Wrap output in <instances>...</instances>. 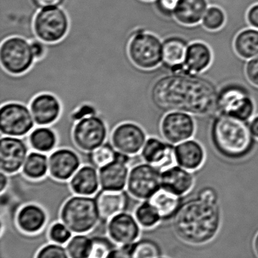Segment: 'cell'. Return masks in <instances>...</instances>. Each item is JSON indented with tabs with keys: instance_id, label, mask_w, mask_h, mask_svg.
Returning a JSON list of instances; mask_svg holds the SVG:
<instances>
[{
	"instance_id": "1",
	"label": "cell",
	"mask_w": 258,
	"mask_h": 258,
	"mask_svg": "<svg viewBox=\"0 0 258 258\" xmlns=\"http://www.w3.org/2000/svg\"><path fill=\"white\" fill-rule=\"evenodd\" d=\"M218 90L200 75L171 73L158 79L151 88L153 105L162 111H182L207 116L217 112Z\"/></svg>"
},
{
	"instance_id": "2",
	"label": "cell",
	"mask_w": 258,
	"mask_h": 258,
	"mask_svg": "<svg viewBox=\"0 0 258 258\" xmlns=\"http://www.w3.org/2000/svg\"><path fill=\"white\" fill-rule=\"evenodd\" d=\"M173 227L180 239L201 245L214 239L221 225L218 196L212 187H204L196 198L182 203L173 217Z\"/></svg>"
},
{
	"instance_id": "3",
	"label": "cell",
	"mask_w": 258,
	"mask_h": 258,
	"mask_svg": "<svg viewBox=\"0 0 258 258\" xmlns=\"http://www.w3.org/2000/svg\"><path fill=\"white\" fill-rule=\"evenodd\" d=\"M210 136L217 153L228 160H242L255 148L249 122L233 116H217L211 125Z\"/></svg>"
},
{
	"instance_id": "4",
	"label": "cell",
	"mask_w": 258,
	"mask_h": 258,
	"mask_svg": "<svg viewBox=\"0 0 258 258\" xmlns=\"http://www.w3.org/2000/svg\"><path fill=\"white\" fill-rule=\"evenodd\" d=\"M61 221L74 234H87L99 222L95 197L74 195L65 201Z\"/></svg>"
},
{
	"instance_id": "5",
	"label": "cell",
	"mask_w": 258,
	"mask_h": 258,
	"mask_svg": "<svg viewBox=\"0 0 258 258\" xmlns=\"http://www.w3.org/2000/svg\"><path fill=\"white\" fill-rule=\"evenodd\" d=\"M127 54L136 68L143 71L154 69L163 61V41L154 33L137 30L132 34Z\"/></svg>"
},
{
	"instance_id": "6",
	"label": "cell",
	"mask_w": 258,
	"mask_h": 258,
	"mask_svg": "<svg viewBox=\"0 0 258 258\" xmlns=\"http://www.w3.org/2000/svg\"><path fill=\"white\" fill-rule=\"evenodd\" d=\"M217 112L248 122L254 116L255 104L245 86L239 83H229L218 91Z\"/></svg>"
},
{
	"instance_id": "7",
	"label": "cell",
	"mask_w": 258,
	"mask_h": 258,
	"mask_svg": "<svg viewBox=\"0 0 258 258\" xmlns=\"http://www.w3.org/2000/svg\"><path fill=\"white\" fill-rule=\"evenodd\" d=\"M70 20L62 7H50L36 12L33 21V30L36 39L46 44L62 41L68 34Z\"/></svg>"
},
{
	"instance_id": "8",
	"label": "cell",
	"mask_w": 258,
	"mask_h": 258,
	"mask_svg": "<svg viewBox=\"0 0 258 258\" xmlns=\"http://www.w3.org/2000/svg\"><path fill=\"white\" fill-rule=\"evenodd\" d=\"M35 59L30 41L21 36H11L1 42L0 62L7 74L22 75L34 64Z\"/></svg>"
},
{
	"instance_id": "9",
	"label": "cell",
	"mask_w": 258,
	"mask_h": 258,
	"mask_svg": "<svg viewBox=\"0 0 258 258\" xmlns=\"http://www.w3.org/2000/svg\"><path fill=\"white\" fill-rule=\"evenodd\" d=\"M109 128L106 121L96 114L77 119L72 129L74 145L80 151L89 153L106 142Z\"/></svg>"
},
{
	"instance_id": "10",
	"label": "cell",
	"mask_w": 258,
	"mask_h": 258,
	"mask_svg": "<svg viewBox=\"0 0 258 258\" xmlns=\"http://www.w3.org/2000/svg\"><path fill=\"white\" fill-rule=\"evenodd\" d=\"M126 188L133 198L146 201L162 188V171L145 162L136 164L130 170Z\"/></svg>"
},
{
	"instance_id": "11",
	"label": "cell",
	"mask_w": 258,
	"mask_h": 258,
	"mask_svg": "<svg viewBox=\"0 0 258 258\" xmlns=\"http://www.w3.org/2000/svg\"><path fill=\"white\" fill-rule=\"evenodd\" d=\"M35 123L30 108L21 103H5L0 109V132L3 136H25L32 132Z\"/></svg>"
},
{
	"instance_id": "12",
	"label": "cell",
	"mask_w": 258,
	"mask_h": 258,
	"mask_svg": "<svg viewBox=\"0 0 258 258\" xmlns=\"http://www.w3.org/2000/svg\"><path fill=\"white\" fill-rule=\"evenodd\" d=\"M195 128L192 115L185 112H168L161 121L160 131L162 136L165 141L174 145L192 139Z\"/></svg>"
},
{
	"instance_id": "13",
	"label": "cell",
	"mask_w": 258,
	"mask_h": 258,
	"mask_svg": "<svg viewBox=\"0 0 258 258\" xmlns=\"http://www.w3.org/2000/svg\"><path fill=\"white\" fill-rule=\"evenodd\" d=\"M111 134V143L115 150L130 156L140 153L147 140L144 128L132 122L118 124Z\"/></svg>"
},
{
	"instance_id": "14",
	"label": "cell",
	"mask_w": 258,
	"mask_h": 258,
	"mask_svg": "<svg viewBox=\"0 0 258 258\" xmlns=\"http://www.w3.org/2000/svg\"><path fill=\"white\" fill-rule=\"evenodd\" d=\"M133 198L125 189L123 190H109V189H99L95 195V203L99 215V223L108 226L109 221L123 212H130V207L136 208L137 206H131V200Z\"/></svg>"
},
{
	"instance_id": "15",
	"label": "cell",
	"mask_w": 258,
	"mask_h": 258,
	"mask_svg": "<svg viewBox=\"0 0 258 258\" xmlns=\"http://www.w3.org/2000/svg\"><path fill=\"white\" fill-rule=\"evenodd\" d=\"M29 154L28 146L18 137L3 136L0 141V169L8 175L22 169Z\"/></svg>"
},
{
	"instance_id": "16",
	"label": "cell",
	"mask_w": 258,
	"mask_h": 258,
	"mask_svg": "<svg viewBox=\"0 0 258 258\" xmlns=\"http://www.w3.org/2000/svg\"><path fill=\"white\" fill-rule=\"evenodd\" d=\"M107 231L109 237L118 246L129 247L140 238L142 227L134 215L123 212L109 221Z\"/></svg>"
},
{
	"instance_id": "17",
	"label": "cell",
	"mask_w": 258,
	"mask_h": 258,
	"mask_svg": "<svg viewBox=\"0 0 258 258\" xmlns=\"http://www.w3.org/2000/svg\"><path fill=\"white\" fill-rule=\"evenodd\" d=\"M81 159L77 152L69 148H59L48 156V174L59 182L70 180L80 168Z\"/></svg>"
},
{
	"instance_id": "18",
	"label": "cell",
	"mask_w": 258,
	"mask_h": 258,
	"mask_svg": "<svg viewBox=\"0 0 258 258\" xmlns=\"http://www.w3.org/2000/svg\"><path fill=\"white\" fill-rule=\"evenodd\" d=\"M140 156L144 162L162 172L176 163L175 147L157 137H150L141 150Z\"/></svg>"
},
{
	"instance_id": "19",
	"label": "cell",
	"mask_w": 258,
	"mask_h": 258,
	"mask_svg": "<svg viewBox=\"0 0 258 258\" xmlns=\"http://www.w3.org/2000/svg\"><path fill=\"white\" fill-rule=\"evenodd\" d=\"M29 108L38 126H49L59 119L62 104L59 98L49 92H41L30 100Z\"/></svg>"
},
{
	"instance_id": "20",
	"label": "cell",
	"mask_w": 258,
	"mask_h": 258,
	"mask_svg": "<svg viewBox=\"0 0 258 258\" xmlns=\"http://www.w3.org/2000/svg\"><path fill=\"white\" fill-rule=\"evenodd\" d=\"M98 171L101 189L123 190L127 187L130 173L128 163L118 159L117 156L114 162L99 168Z\"/></svg>"
},
{
	"instance_id": "21",
	"label": "cell",
	"mask_w": 258,
	"mask_h": 258,
	"mask_svg": "<svg viewBox=\"0 0 258 258\" xmlns=\"http://www.w3.org/2000/svg\"><path fill=\"white\" fill-rule=\"evenodd\" d=\"M213 60L212 49L207 44L195 42L189 44L184 65L180 73L200 75L209 69Z\"/></svg>"
},
{
	"instance_id": "22",
	"label": "cell",
	"mask_w": 258,
	"mask_h": 258,
	"mask_svg": "<svg viewBox=\"0 0 258 258\" xmlns=\"http://www.w3.org/2000/svg\"><path fill=\"white\" fill-rule=\"evenodd\" d=\"M189 42L179 36H171L163 40L162 64L171 73H180L184 65Z\"/></svg>"
},
{
	"instance_id": "23",
	"label": "cell",
	"mask_w": 258,
	"mask_h": 258,
	"mask_svg": "<svg viewBox=\"0 0 258 258\" xmlns=\"http://www.w3.org/2000/svg\"><path fill=\"white\" fill-rule=\"evenodd\" d=\"M195 177L192 171L173 165L162 172V187L177 194L186 195L193 187Z\"/></svg>"
},
{
	"instance_id": "24",
	"label": "cell",
	"mask_w": 258,
	"mask_h": 258,
	"mask_svg": "<svg viewBox=\"0 0 258 258\" xmlns=\"http://www.w3.org/2000/svg\"><path fill=\"white\" fill-rule=\"evenodd\" d=\"M48 221V215L42 206L36 203H27L20 208L16 222L23 232L34 234L43 230Z\"/></svg>"
},
{
	"instance_id": "25",
	"label": "cell",
	"mask_w": 258,
	"mask_h": 258,
	"mask_svg": "<svg viewBox=\"0 0 258 258\" xmlns=\"http://www.w3.org/2000/svg\"><path fill=\"white\" fill-rule=\"evenodd\" d=\"M98 171L92 165L80 167L69 180V188L74 195L92 197L99 190Z\"/></svg>"
},
{
	"instance_id": "26",
	"label": "cell",
	"mask_w": 258,
	"mask_h": 258,
	"mask_svg": "<svg viewBox=\"0 0 258 258\" xmlns=\"http://www.w3.org/2000/svg\"><path fill=\"white\" fill-rule=\"evenodd\" d=\"M176 163L190 171L199 169L205 160V151L199 142L189 139L175 147Z\"/></svg>"
},
{
	"instance_id": "27",
	"label": "cell",
	"mask_w": 258,
	"mask_h": 258,
	"mask_svg": "<svg viewBox=\"0 0 258 258\" xmlns=\"http://www.w3.org/2000/svg\"><path fill=\"white\" fill-rule=\"evenodd\" d=\"M207 10V0H178L174 18L183 25H195L202 21Z\"/></svg>"
},
{
	"instance_id": "28",
	"label": "cell",
	"mask_w": 258,
	"mask_h": 258,
	"mask_svg": "<svg viewBox=\"0 0 258 258\" xmlns=\"http://www.w3.org/2000/svg\"><path fill=\"white\" fill-rule=\"evenodd\" d=\"M148 201L159 212L162 221L173 218L183 203L180 196L163 187L159 189Z\"/></svg>"
},
{
	"instance_id": "29",
	"label": "cell",
	"mask_w": 258,
	"mask_h": 258,
	"mask_svg": "<svg viewBox=\"0 0 258 258\" xmlns=\"http://www.w3.org/2000/svg\"><path fill=\"white\" fill-rule=\"evenodd\" d=\"M22 174L30 180H39L43 179L48 173V156L46 153L33 151L29 153L24 165Z\"/></svg>"
},
{
	"instance_id": "30",
	"label": "cell",
	"mask_w": 258,
	"mask_h": 258,
	"mask_svg": "<svg viewBox=\"0 0 258 258\" xmlns=\"http://www.w3.org/2000/svg\"><path fill=\"white\" fill-rule=\"evenodd\" d=\"M28 142L35 151L48 153L57 147L58 137L55 131L48 126H38L29 134Z\"/></svg>"
},
{
	"instance_id": "31",
	"label": "cell",
	"mask_w": 258,
	"mask_h": 258,
	"mask_svg": "<svg viewBox=\"0 0 258 258\" xmlns=\"http://www.w3.org/2000/svg\"><path fill=\"white\" fill-rule=\"evenodd\" d=\"M234 49L238 56L245 60H250L257 56V29H246L238 33L235 38Z\"/></svg>"
},
{
	"instance_id": "32",
	"label": "cell",
	"mask_w": 258,
	"mask_h": 258,
	"mask_svg": "<svg viewBox=\"0 0 258 258\" xmlns=\"http://www.w3.org/2000/svg\"><path fill=\"white\" fill-rule=\"evenodd\" d=\"M133 258H161L163 251L160 244L152 238L141 236L130 246Z\"/></svg>"
},
{
	"instance_id": "33",
	"label": "cell",
	"mask_w": 258,
	"mask_h": 258,
	"mask_svg": "<svg viewBox=\"0 0 258 258\" xmlns=\"http://www.w3.org/2000/svg\"><path fill=\"white\" fill-rule=\"evenodd\" d=\"M133 215L142 228H152L162 221L159 212L148 200L139 203Z\"/></svg>"
},
{
	"instance_id": "34",
	"label": "cell",
	"mask_w": 258,
	"mask_h": 258,
	"mask_svg": "<svg viewBox=\"0 0 258 258\" xmlns=\"http://www.w3.org/2000/svg\"><path fill=\"white\" fill-rule=\"evenodd\" d=\"M70 258H89L91 237L88 234H75L65 245Z\"/></svg>"
},
{
	"instance_id": "35",
	"label": "cell",
	"mask_w": 258,
	"mask_h": 258,
	"mask_svg": "<svg viewBox=\"0 0 258 258\" xmlns=\"http://www.w3.org/2000/svg\"><path fill=\"white\" fill-rule=\"evenodd\" d=\"M91 237V251L89 258H106L118 245L109 235H92Z\"/></svg>"
},
{
	"instance_id": "36",
	"label": "cell",
	"mask_w": 258,
	"mask_h": 258,
	"mask_svg": "<svg viewBox=\"0 0 258 258\" xmlns=\"http://www.w3.org/2000/svg\"><path fill=\"white\" fill-rule=\"evenodd\" d=\"M117 150L111 142H106L89 153L91 165L99 169L112 163L116 158Z\"/></svg>"
},
{
	"instance_id": "37",
	"label": "cell",
	"mask_w": 258,
	"mask_h": 258,
	"mask_svg": "<svg viewBox=\"0 0 258 258\" xmlns=\"http://www.w3.org/2000/svg\"><path fill=\"white\" fill-rule=\"evenodd\" d=\"M201 21L204 28L208 30L216 31L224 27L226 21V15L221 8L212 6L208 9Z\"/></svg>"
},
{
	"instance_id": "38",
	"label": "cell",
	"mask_w": 258,
	"mask_h": 258,
	"mask_svg": "<svg viewBox=\"0 0 258 258\" xmlns=\"http://www.w3.org/2000/svg\"><path fill=\"white\" fill-rule=\"evenodd\" d=\"M48 236L51 242L64 245H66L72 237L73 233L60 221L51 226Z\"/></svg>"
},
{
	"instance_id": "39",
	"label": "cell",
	"mask_w": 258,
	"mask_h": 258,
	"mask_svg": "<svg viewBox=\"0 0 258 258\" xmlns=\"http://www.w3.org/2000/svg\"><path fill=\"white\" fill-rule=\"evenodd\" d=\"M36 258H70L66 248L62 245L49 242L40 248Z\"/></svg>"
},
{
	"instance_id": "40",
	"label": "cell",
	"mask_w": 258,
	"mask_h": 258,
	"mask_svg": "<svg viewBox=\"0 0 258 258\" xmlns=\"http://www.w3.org/2000/svg\"><path fill=\"white\" fill-rule=\"evenodd\" d=\"M153 3L156 11L162 16L171 19L174 17L178 0H154Z\"/></svg>"
},
{
	"instance_id": "41",
	"label": "cell",
	"mask_w": 258,
	"mask_h": 258,
	"mask_svg": "<svg viewBox=\"0 0 258 258\" xmlns=\"http://www.w3.org/2000/svg\"><path fill=\"white\" fill-rule=\"evenodd\" d=\"M245 72L248 82L258 88V55L247 62Z\"/></svg>"
},
{
	"instance_id": "42",
	"label": "cell",
	"mask_w": 258,
	"mask_h": 258,
	"mask_svg": "<svg viewBox=\"0 0 258 258\" xmlns=\"http://www.w3.org/2000/svg\"><path fill=\"white\" fill-rule=\"evenodd\" d=\"M36 12L50 7H62L66 0H30Z\"/></svg>"
},
{
	"instance_id": "43",
	"label": "cell",
	"mask_w": 258,
	"mask_h": 258,
	"mask_svg": "<svg viewBox=\"0 0 258 258\" xmlns=\"http://www.w3.org/2000/svg\"><path fill=\"white\" fill-rule=\"evenodd\" d=\"M30 45H31L32 51H33L36 60H39L43 58L45 54H46V43L38 39L30 41Z\"/></svg>"
},
{
	"instance_id": "44",
	"label": "cell",
	"mask_w": 258,
	"mask_h": 258,
	"mask_svg": "<svg viewBox=\"0 0 258 258\" xmlns=\"http://www.w3.org/2000/svg\"><path fill=\"white\" fill-rule=\"evenodd\" d=\"M106 258H133V257L130 252V246H118Z\"/></svg>"
},
{
	"instance_id": "45",
	"label": "cell",
	"mask_w": 258,
	"mask_h": 258,
	"mask_svg": "<svg viewBox=\"0 0 258 258\" xmlns=\"http://www.w3.org/2000/svg\"><path fill=\"white\" fill-rule=\"evenodd\" d=\"M247 20L251 27L258 30V4L250 8L247 13Z\"/></svg>"
},
{
	"instance_id": "46",
	"label": "cell",
	"mask_w": 258,
	"mask_h": 258,
	"mask_svg": "<svg viewBox=\"0 0 258 258\" xmlns=\"http://www.w3.org/2000/svg\"><path fill=\"white\" fill-rule=\"evenodd\" d=\"M9 186V178L8 177V174L1 171L0 173V194H3L6 192V189H8Z\"/></svg>"
},
{
	"instance_id": "47",
	"label": "cell",
	"mask_w": 258,
	"mask_h": 258,
	"mask_svg": "<svg viewBox=\"0 0 258 258\" xmlns=\"http://www.w3.org/2000/svg\"><path fill=\"white\" fill-rule=\"evenodd\" d=\"M251 133L256 140H258V115L254 116L249 122Z\"/></svg>"
},
{
	"instance_id": "48",
	"label": "cell",
	"mask_w": 258,
	"mask_h": 258,
	"mask_svg": "<svg viewBox=\"0 0 258 258\" xmlns=\"http://www.w3.org/2000/svg\"><path fill=\"white\" fill-rule=\"evenodd\" d=\"M5 200H8L7 197H5V196H3V197H2L1 202L5 201ZM20 203H21V204H22V206H23V205H24V204H23L22 202L21 201V202H20ZM50 214H58V215H60V217H61V211H57V210L51 211V212H48V213H47V215H50Z\"/></svg>"
},
{
	"instance_id": "49",
	"label": "cell",
	"mask_w": 258,
	"mask_h": 258,
	"mask_svg": "<svg viewBox=\"0 0 258 258\" xmlns=\"http://www.w3.org/2000/svg\"><path fill=\"white\" fill-rule=\"evenodd\" d=\"M254 251H255L256 254H257L258 257V233L257 236H256L255 239H254Z\"/></svg>"
},
{
	"instance_id": "50",
	"label": "cell",
	"mask_w": 258,
	"mask_h": 258,
	"mask_svg": "<svg viewBox=\"0 0 258 258\" xmlns=\"http://www.w3.org/2000/svg\"><path fill=\"white\" fill-rule=\"evenodd\" d=\"M144 1H154V0H144Z\"/></svg>"
},
{
	"instance_id": "51",
	"label": "cell",
	"mask_w": 258,
	"mask_h": 258,
	"mask_svg": "<svg viewBox=\"0 0 258 258\" xmlns=\"http://www.w3.org/2000/svg\"><path fill=\"white\" fill-rule=\"evenodd\" d=\"M161 258H168V257H161Z\"/></svg>"
}]
</instances>
